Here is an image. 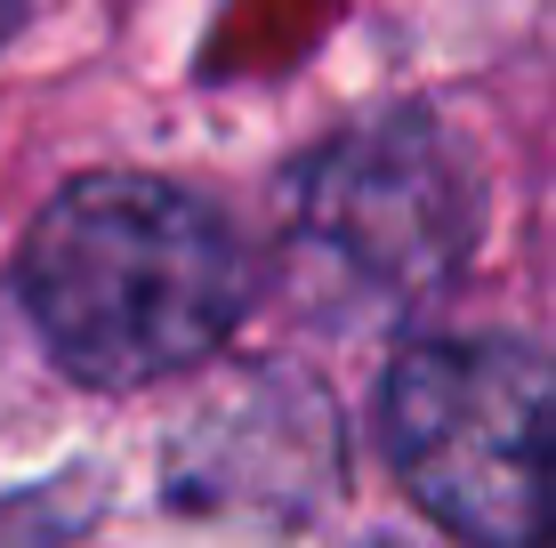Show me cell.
<instances>
[{
	"label": "cell",
	"mask_w": 556,
	"mask_h": 548,
	"mask_svg": "<svg viewBox=\"0 0 556 548\" xmlns=\"http://www.w3.org/2000/svg\"><path fill=\"white\" fill-rule=\"evenodd\" d=\"M291 251L363 307H428L476 267L484 169L435 105H379L339 122L275 178Z\"/></svg>",
	"instance_id": "cell-3"
},
{
	"label": "cell",
	"mask_w": 556,
	"mask_h": 548,
	"mask_svg": "<svg viewBox=\"0 0 556 548\" xmlns=\"http://www.w3.org/2000/svg\"><path fill=\"white\" fill-rule=\"evenodd\" d=\"M548 548H556V524H548Z\"/></svg>",
	"instance_id": "cell-7"
},
{
	"label": "cell",
	"mask_w": 556,
	"mask_h": 548,
	"mask_svg": "<svg viewBox=\"0 0 556 548\" xmlns=\"http://www.w3.org/2000/svg\"><path fill=\"white\" fill-rule=\"evenodd\" d=\"M339 484V411L315 380L251 371L169 444V500L202 517H306Z\"/></svg>",
	"instance_id": "cell-4"
},
{
	"label": "cell",
	"mask_w": 556,
	"mask_h": 548,
	"mask_svg": "<svg viewBox=\"0 0 556 548\" xmlns=\"http://www.w3.org/2000/svg\"><path fill=\"white\" fill-rule=\"evenodd\" d=\"M363 548H412V540H395V533H371V540H363Z\"/></svg>",
	"instance_id": "cell-6"
},
{
	"label": "cell",
	"mask_w": 556,
	"mask_h": 548,
	"mask_svg": "<svg viewBox=\"0 0 556 548\" xmlns=\"http://www.w3.org/2000/svg\"><path fill=\"white\" fill-rule=\"evenodd\" d=\"M25 25H33V0H0V49H9Z\"/></svg>",
	"instance_id": "cell-5"
},
{
	"label": "cell",
	"mask_w": 556,
	"mask_h": 548,
	"mask_svg": "<svg viewBox=\"0 0 556 548\" xmlns=\"http://www.w3.org/2000/svg\"><path fill=\"white\" fill-rule=\"evenodd\" d=\"M371 428L395 484L459 548H548L556 355L532 331H419L388 355Z\"/></svg>",
	"instance_id": "cell-2"
},
{
	"label": "cell",
	"mask_w": 556,
	"mask_h": 548,
	"mask_svg": "<svg viewBox=\"0 0 556 548\" xmlns=\"http://www.w3.org/2000/svg\"><path fill=\"white\" fill-rule=\"evenodd\" d=\"M9 282L73 387L138 395L226 355L258 307V251L186 178L81 169L33 211Z\"/></svg>",
	"instance_id": "cell-1"
}]
</instances>
